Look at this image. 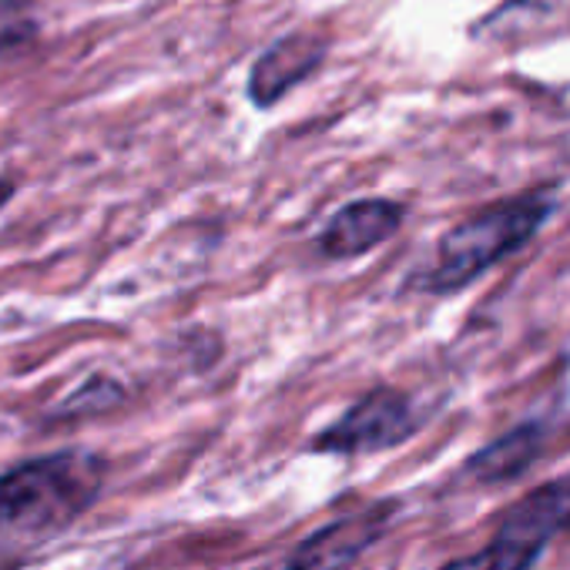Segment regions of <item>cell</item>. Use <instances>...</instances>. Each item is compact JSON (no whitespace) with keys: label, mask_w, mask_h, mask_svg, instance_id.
Wrapping results in <instances>:
<instances>
[{"label":"cell","mask_w":570,"mask_h":570,"mask_svg":"<svg viewBox=\"0 0 570 570\" xmlns=\"http://www.w3.org/2000/svg\"><path fill=\"white\" fill-rule=\"evenodd\" d=\"M105 473V460L88 450H61L8 470L0 476V560L68 530L101 497Z\"/></svg>","instance_id":"1"},{"label":"cell","mask_w":570,"mask_h":570,"mask_svg":"<svg viewBox=\"0 0 570 570\" xmlns=\"http://www.w3.org/2000/svg\"><path fill=\"white\" fill-rule=\"evenodd\" d=\"M553 208L557 202L550 191H523L466 215L463 222L443 232L433 262L416 275L413 285L426 296L463 293L483 272L530 245L553 215Z\"/></svg>","instance_id":"2"},{"label":"cell","mask_w":570,"mask_h":570,"mask_svg":"<svg viewBox=\"0 0 570 570\" xmlns=\"http://www.w3.org/2000/svg\"><path fill=\"white\" fill-rule=\"evenodd\" d=\"M570 530V470L510 503L493 537L476 550L487 570H533L543 550Z\"/></svg>","instance_id":"3"},{"label":"cell","mask_w":570,"mask_h":570,"mask_svg":"<svg viewBox=\"0 0 570 570\" xmlns=\"http://www.w3.org/2000/svg\"><path fill=\"white\" fill-rule=\"evenodd\" d=\"M423 426V416L416 403L393 386H376L366 396H360L336 423H330L316 440L313 453L330 456H366L396 450L406 440H413Z\"/></svg>","instance_id":"4"},{"label":"cell","mask_w":570,"mask_h":570,"mask_svg":"<svg viewBox=\"0 0 570 570\" xmlns=\"http://www.w3.org/2000/svg\"><path fill=\"white\" fill-rule=\"evenodd\" d=\"M400 517L396 500H380L356 513H346L320 530H313L299 547L285 557L268 560L258 570H350L380 537L390 533L393 520Z\"/></svg>","instance_id":"5"},{"label":"cell","mask_w":570,"mask_h":570,"mask_svg":"<svg viewBox=\"0 0 570 570\" xmlns=\"http://www.w3.org/2000/svg\"><path fill=\"white\" fill-rule=\"evenodd\" d=\"M326 61V38L313 31H289L278 41H272L252 65L248 71V101L255 108H272L278 105L293 88L309 81Z\"/></svg>","instance_id":"6"},{"label":"cell","mask_w":570,"mask_h":570,"mask_svg":"<svg viewBox=\"0 0 570 570\" xmlns=\"http://www.w3.org/2000/svg\"><path fill=\"white\" fill-rule=\"evenodd\" d=\"M403 218L406 208L393 198H356L326 222L316 238V248L333 262L360 258L390 242L403 228Z\"/></svg>","instance_id":"7"},{"label":"cell","mask_w":570,"mask_h":570,"mask_svg":"<svg viewBox=\"0 0 570 570\" xmlns=\"http://www.w3.org/2000/svg\"><path fill=\"white\" fill-rule=\"evenodd\" d=\"M550 426L543 420H523L513 430L500 433L487 446H480L466 463L463 473L480 487H503L520 480L547 450Z\"/></svg>","instance_id":"8"},{"label":"cell","mask_w":570,"mask_h":570,"mask_svg":"<svg viewBox=\"0 0 570 570\" xmlns=\"http://www.w3.org/2000/svg\"><path fill=\"white\" fill-rule=\"evenodd\" d=\"M14 191H18V185L11 181V178H4V175H0V208H4L11 198H14Z\"/></svg>","instance_id":"9"},{"label":"cell","mask_w":570,"mask_h":570,"mask_svg":"<svg viewBox=\"0 0 570 570\" xmlns=\"http://www.w3.org/2000/svg\"><path fill=\"white\" fill-rule=\"evenodd\" d=\"M8 45H14V38L11 35H0V51H4Z\"/></svg>","instance_id":"10"}]
</instances>
